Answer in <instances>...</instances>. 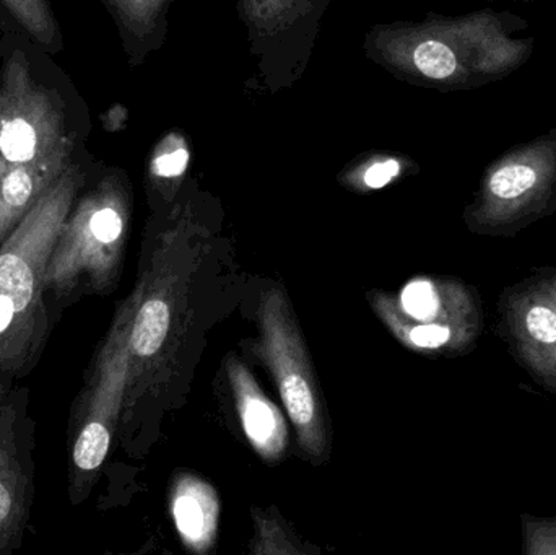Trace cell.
<instances>
[{"mask_svg":"<svg viewBox=\"0 0 556 555\" xmlns=\"http://www.w3.org/2000/svg\"><path fill=\"white\" fill-rule=\"evenodd\" d=\"M87 133V108L54 55L15 29H2L0 163L74 159Z\"/></svg>","mask_w":556,"mask_h":555,"instance_id":"6da1fadb","label":"cell"},{"mask_svg":"<svg viewBox=\"0 0 556 555\" xmlns=\"http://www.w3.org/2000/svg\"><path fill=\"white\" fill-rule=\"evenodd\" d=\"M87 181L75 160L0 244V368L20 370L48 328L45 274L62 225Z\"/></svg>","mask_w":556,"mask_h":555,"instance_id":"7a4b0ae2","label":"cell"},{"mask_svg":"<svg viewBox=\"0 0 556 555\" xmlns=\"http://www.w3.org/2000/svg\"><path fill=\"white\" fill-rule=\"evenodd\" d=\"M555 212L556 127L490 162L466 225L480 237L509 238Z\"/></svg>","mask_w":556,"mask_h":555,"instance_id":"3957f363","label":"cell"},{"mask_svg":"<svg viewBox=\"0 0 556 555\" xmlns=\"http://www.w3.org/2000/svg\"><path fill=\"white\" fill-rule=\"evenodd\" d=\"M379 318L412 351L463 355L483 331L479 293L463 280L418 277L399 295L371 297Z\"/></svg>","mask_w":556,"mask_h":555,"instance_id":"277c9868","label":"cell"},{"mask_svg":"<svg viewBox=\"0 0 556 555\" xmlns=\"http://www.w3.org/2000/svg\"><path fill=\"white\" fill-rule=\"evenodd\" d=\"M126 224L123 202L110 182L78 194L52 248L45 293L65 299L81 287H110L119 266Z\"/></svg>","mask_w":556,"mask_h":555,"instance_id":"5b68a950","label":"cell"},{"mask_svg":"<svg viewBox=\"0 0 556 555\" xmlns=\"http://www.w3.org/2000/svg\"><path fill=\"white\" fill-rule=\"evenodd\" d=\"M260 321L261 352L273 371L285 409L296 429L301 449L313 458H324L329 436L319 383L293 312L281 290L273 289L264 293Z\"/></svg>","mask_w":556,"mask_h":555,"instance_id":"8992f818","label":"cell"},{"mask_svg":"<svg viewBox=\"0 0 556 555\" xmlns=\"http://www.w3.org/2000/svg\"><path fill=\"white\" fill-rule=\"evenodd\" d=\"M134 312V306H126L117 318L101 352L91 390L81 411L84 414L72 449V465L80 479L93 476L110 452L114 424L130 374L129 329Z\"/></svg>","mask_w":556,"mask_h":555,"instance_id":"52a82bcc","label":"cell"},{"mask_svg":"<svg viewBox=\"0 0 556 555\" xmlns=\"http://www.w3.org/2000/svg\"><path fill=\"white\" fill-rule=\"evenodd\" d=\"M498 312L500 332L513 357L556 394V300L542 274L506 287Z\"/></svg>","mask_w":556,"mask_h":555,"instance_id":"ba28073f","label":"cell"},{"mask_svg":"<svg viewBox=\"0 0 556 555\" xmlns=\"http://www.w3.org/2000/svg\"><path fill=\"white\" fill-rule=\"evenodd\" d=\"M228 380L244 433L266 462H278L287 452L288 429L280 409L263 393L253 374L238 358H228Z\"/></svg>","mask_w":556,"mask_h":555,"instance_id":"9c48e42d","label":"cell"},{"mask_svg":"<svg viewBox=\"0 0 556 555\" xmlns=\"http://www.w3.org/2000/svg\"><path fill=\"white\" fill-rule=\"evenodd\" d=\"M77 159H55L33 165L0 163V244Z\"/></svg>","mask_w":556,"mask_h":555,"instance_id":"30bf717a","label":"cell"},{"mask_svg":"<svg viewBox=\"0 0 556 555\" xmlns=\"http://www.w3.org/2000/svg\"><path fill=\"white\" fill-rule=\"evenodd\" d=\"M172 512L182 543L205 553L215 543L220 517L217 492L195 476H182L173 489Z\"/></svg>","mask_w":556,"mask_h":555,"instance_id":"8fae6325","label":"cell"},{"mask_svg":"<svg viewBox=\"0 0 556 555\" xmlns=\"http://www.w3.org/2000/svg\"><path fill=\"white\" fill-rule=\"evenodd\" d=\"M10 26L51 55L64 51V35L51 0H0Z\"/></svg>","mask_w":556,"mask_h":555,"instance_id":"7c38bea8","label":"cell"},{"mask_svg":"<svg viewBox=\"0 0 556 555\" xmlns=\"http://www.w3.org/2000/svg\"><path fill=\"white\" fill-rule=\"evenodd\" d=\"M169 308L162 295L147 297L137 305L129 329V357L147 361L165 344L169 331Z\"/></svg>","mask_w":556,"mask_h":555,"instance_id":"4fadbf2b","label":"cell"},{"mask_svg":"<svg viewBox=\"0 0 556 555\" xmlns=\"http://www.w3.org/2000/svg\"><path fill=\"white\" fill-rule=\"evenodd\" d=\"M25 515V488L18 463L0 445V546L18 533Z\"/></svg>","mask_w":556,"mask_h":555,"instance_id":"5bb4252c","label":"cell"},{"mask_svg":"<svg viewBox=\"0 0 556 555\" xmlns=\"http://www.w3.org/2000/svg\"><path fill=\"white\" fill-rule=\"evenodd\" d=\"M522 554L556 555V517L521 515Z\"/></svg>","mask_w":556,"mask_h":555,"instance_id":"9a60e30c","label":"cell"},{"mask_svg":"<svg viewBox=\"0 0 556 555\" xmlns=\"http://www.w3.org/2000/svg\"><path fill=\"white\" fill-rule=\"evenodd\" d=\"M188 162L189 155L186 150L179 149L176 152L163 153L153 162V173L162 178H175V176L182 175Z\"/></svg>","mask_w":556,"mask_h":555,"instance_id":"2e32d148","label":"cell"},{"mask_svg":"<svg viewBox=\"0 0 556 555\" xmlns=\"http://www.w3.org/2000/svg\"><path fill=\"white\" fill-rule=\"evenodd\" d=\"M401 172V165L395 160H386V162L375 163L371 168L366 172L365 182L368 188H384L389 181L395 178Z\"/></svg>","mask_w":556,"mask_h":555,"instance_id":"e0dca14e","label":"cell"},{"mask_svg":"<svg viewBox=\"0 0 556 555\" xmlns=\"http://www.w3.org/2000/svg\"><path fill=\"white\" fill-rule=\"evenodd\" d=\"M542 277L547 282L548 289L552 290L556 300V270H542Z\"/></svg>","mask_w":556,"mask_h":555,"instance_id":"ac0fdd59","label":"cell"},{"mask_svg":"<svg viewBox=\"0 0 556 555\" xmlns=\"http://www.w3.org/2000/svg\"><path fill=\"white\" fill-rule=\"evenodd\" d=\"M0 28L2 29H13L12 26H10L9 20H7V16L3 15L2 10H0Z\"/></svg>","mask_w":556,"mask_h":555,"instance_id":"d6986e66","label":"cell"},{"mask_svg":"<svg viewBox=\"0 0 556 555\" xmlns=\"http://www.w3.org/2000/svg\"><path fill=\"white\" fill-rule=\"evenodd\" d=\"M521 2H542V0H521Z\"/></svg>","mask_w":556,"mask_h":555,"instance_id":"ffe728a7","label":"cell"}]
</instances>
